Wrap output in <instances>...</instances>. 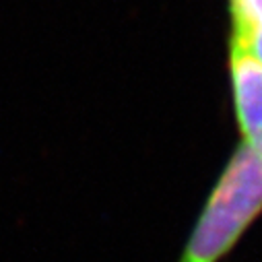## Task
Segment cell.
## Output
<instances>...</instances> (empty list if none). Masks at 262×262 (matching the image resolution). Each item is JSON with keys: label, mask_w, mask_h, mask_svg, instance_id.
Here are the masks:
<instances>
[{"label": "cell", "mask_w": 262, "mask_h": 262, "mask_svg": "<svg viewBox=\"0 0 262 262\" xmlns=\"http://www.w3.org/2000/svg\"><path fill=\"white\" fill-rule=\"evenodd\" d=\"M262 215V159L239 145L213 186L178 262H219Z\"/></svg>", "instance_id": "1"}, {"label": "cell", "mask_w": 262, "mask_h": 262, "mask_svg": "<svg viewBox=\"0 0 262 262\" xmlns=\"http://www.w3.org/2000/svg\"><path fill=\"white\" fill-rule=\"evenodd\" d=\"M229 85L239 145L262 159V67L229 48Z\"/></svg>", "instance_id": "2"}, {"label": "cell", "mask_w": 262, "mask_h": 262, "mask_svg": "<svg viewBox=\"0 0 262 262\" xmlns=\"http://www.w3.org/2000/svg\"><path fill=\"white\" fill-rule=\"evenodd\" d=\"M229 48L250 56L262 67V0H229Z\"/></svg>", "instance_id": "3"}]
</instances>
